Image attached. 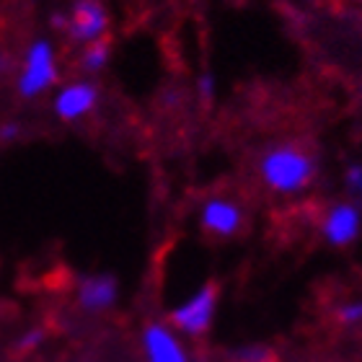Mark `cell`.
Returning a JSON list of instances; mask_svg holds the SVG:
<instances>
[{"label": "cell", "instance_id": "5", "mask_svg": "<svg viewBox=\"0 0 362 362\" xmlns=\"http://www.w3.org/2000/svg\"><path fill=\"white\" fill-rule=\"evenodd\" d=\"M246 212L230 197H210L199 207V228L212 238H235L243 230Z\"/></svg>", "mask_w": 362, "mask_h": 362}, {"label": "cell", "instance_id": "6", "mask_svg": "<svg viewBox=\"0 0 362 362\" xmlns=\"http://www.w3.org/2000/svg\"><path fill=\"white\" fill-rule=\"evenodd\" d=\"M109 29V11L96 0H81L65 16V31L76 45H93L106 37Z\"/></svg>", "mask_w": 362, "mask_h": 362}, {"label": "cell", "instance_id": "8", "mask_svg": "<svg viewBox=\"0 0 362 362\" xmlns=\"http://www.w3.org/2000/svg\"><path fill=\"white\" fill-rule=\"evenodd\" d=\"M148 362H192L184 341L166 321H148L140 334Z\"/></svg>", "mask_w": 362, "mask_h": 362}, {"label": "cell", "instance_id": "4", "mask_svg": "<svg viewBox=\"0 0 362 362\" xmlns=\"http://www.w3.org/2000/svg\"><path fill=\"white\" fill-rule=\"evenodd\" d=\"M362 230V207L357 199H341L334 202L324 212L321 220V235L332 249H347L360 238Z\"/></svg>", "mask_w": 362, "mask_h": 362}, {"label": "cell", "instance_id": "9", "mask_svg": "<svg viewBox=\"0 0 362 362\" xmlns=\"http://www.w3.org/2000/svg\"><path fill=\"white\" fill-rule=\"evenodd\" d=\"M119 298V282L114 274H88L78 282V305L86 313H104Z\"/></svg>", "mask_w": 362, "mask_h": 362}, {"label": "cell", "instance_id": "2", "mask_svg": "<svg viewBox=\"0 0 362 362\" xmlns=\"http://www.w3.org/2000/svg\"><path fill=\"white\" fill-rule=\"evenodd\" d=\"M218 303H220V285L215 279H210L194 295H189V300H184L181 305H176L168 313L166 324L176 334H184L187 339H199V337H204V334L210 332Z\"/></svg>", "mask_w": 362, "mask_h": 362}, {"label": "cell", "instance_id": "15", "mask_svg": "<svg viewBox=\"0 0 362 362\" xmlns=\"http://www.w3.org/2000/svg\"><path fill=\"white\" fill-rule=\"evenodd\" d=\"M197 90H199V101L210 104L212 96H215V76L212 73H202L197 78Z\"/></svg>", "mask_w": 362, "mask_h": 362}, {"label": "cell", "instance_id": "12", "mask_svg": "<svg viewBox=\"0 0 362 362\" xmlns=\"http://www.w3.org/2000/svg\"><path fill=\"white\" fill-rule=\"evenodd\" d=\"M334 318L341 326H357L362 324V300H347L334 310Z\"/></svg>", "mask_w": 362, "mask_h": 362}, {"label": "cell", "instance_id": "17", "mask_svg": "<svg viewBox=\"0 0 362 362\" xmlns=\"http://www.w3.org/2000/svg\"><path fill=\"white\" fill-rule=\"evenodd\" d=\"M8 65H11V60H8V54H3L0 52V76H3V73H6V68Z\"/></svg>", "mask_w": 362, "mask_h": 362}, {"label": "cell", "instance_id": "11", "mask_svg": "<svg viewBox=\"0 0 362 362\" xmlns=\"http://www.w3.org/2000/svg\"><path fill=\"white\" fill-rule=\"evenodd\" d=\"M230 362H274V355L262 344H249V347H238L228 355Z\"/></svg>", "mask_w": 362, "mask_h": 362}, {"label": "cell", "instance_id": "14", "mask_svg": "<svg viewBox=\"0 0 362 362\" xmlns=\"http://www.w3.org/2000/svg\"><path fill=\"white\" fill-rule=\"evenodd\" d=\"M42 341H45V329L37 326V329H29V332L23 334L21 341H18V349H21V352H34Z\"/></svg>", "mask_w": 362, "mask_h": 362}, {"label": "cell", "instance_id": "10", "mask_svg": "<svg viewBox=\"0 0 362 362\" xmlns=\"http://www.w3.org/2000/svg\"><path fill=\"white\" fill-rule=\"evenodd\" d=\"M112 57V42L109 39H98L93 45H86L83 54H81V68L86 73H98V70L106 68V62Z\"/></svg>", "mask_w": 362, "mask_h": 362}, {"label": "cell", "instance_id": "13", "mask_svg": "<svg viewBox=\"0 0 362 362\" xmlns=\"http://www.w3.org/2000/svg\"><path fill=\"white\" fill-rule=\"evenodd\" d=\"M344 184L352 194L360 199L362 197V160H352L347 168H344Z\"/></svg>", "mask_w": 362, "mask_h": 362}, {"label": "cell", "instance_id": "7", "mask_svg": "<svg viewBox=\"0 0 362 362\" xmlns=\"http://www.w3.org/2000/svg\"><path fill=\"white\" fill-rule=\"evenodd\" d=\"M101 90L93 81H73V83L62 86L52 98V112L60 122H78L88 117L98 106Z\"/></svg>", "mask_w": 362, "mask_h": 362}, {"label": "cell", "instance_id": "1", "mask_svg": "<svg viewBox=\"0 0 362 362\" xmlns=\"http://www.w3.org/2000/svg\"><path fill=\"white\" fill-rule=\"evenodd\" d=\"M318 174L316 156L298 143L269 145L259 158V179L274 194H298L313 184Z\"/></svg>", "mask_w": 362, "mask_h": 362}, {"label": "cell", "instance_id": "16", "mask_svg": "<svg viewBox=\"0 0 362 362\" xmlns=\"http://www.w3.org/2000/svg\"><path fill=\"white\" fill-rule=\"evenodd\" d=\"M21 137V122L8 119L0 124V143H16Z\"/></svg>", "mask_w": 362, "mask_h": 362}, {"label": "cell", "instance_id": "3", "mask_svg": "<svg viewBox=\"0 0 362 362\" xmlns=\"http://www.w3.org/2000/svg\"><path fill=\"white\" fill-rule=\"evenodd\" d=\"M57 60H54V47L47 37H37L26 47L21 73L16 78V90L23 98H37L45 90L57 83Z\"/></svg>", "mask_w": 362, "mask_h": 362}]
</instances>
